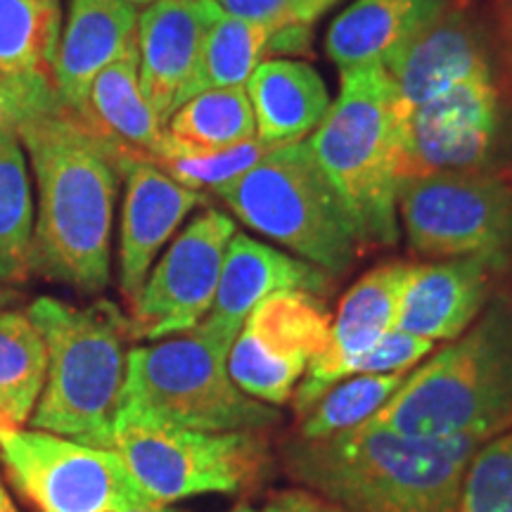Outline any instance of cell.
<instances>
[{
  "label": "cell",
  "mask_w": 512,
  "mask_h": 512,
  "mask_svg": "<svg viewBox=\"0 0 512 512\" xmlns=\"http://www.w3.org/2000/svg\"><path fill=\"white\" fill-rule=\"evenodd\" d=\"M38 183L31 273L98 294L110 285L112 216L119 157L69 110L19 131Z\"/></svg>",
  "instance_id": "cell-1"
},
{
  "label": "cell",
  "mask_w": 512,
  "mask_h": 512,
  "mask_svg": "<svg viewBox=\"0 0 512 512\" xmlns=\"http://www.w3.org/2000/svg\"><path fill=\"white\" fill-rule=\"evenodd\" d=\"M484 437L411 439L358 425L283 446L287 477L342 512H456Z\"/></svg>",
  "instance_id": "cell-2"
},
{
  "label": "cell",
  "mask_w": 512,
  "mask_h": 512,
  "mask_svg": "<svg viewBox=\"0 0 512 512\" xmlns=\"http://www.w3.org/2000/svg\"><path fill=\"white\" fill-rule=\"evenodd\" d=\"M363 427L411 439H494L512 427V294L494 292L470 330L406 375Z\"/></svg>",
  "instance_id": "cell-3"
},
{
  "label": "cell",
  "mask_w": 512,
  "mask_h": 512,
  "mask_svg": "<svg viewBox=\"0 0 512 512\" xmlns=\"http://www.w3.org/2000/svg\"><path fill=\"white\" fill-rule=\"evenodd\" d=\"M403 102L382 62L342 72L332 102L309 140L311 155L347 211L358 242H399Z\"/></svg>",
  "instance_id": "cell-4"
},
{
  "label": "cell",
  "mask_w": 512,
  "mask_h": 512,
  "mask_svg": "<svg viewBox=\"0 0 512 512\" xmlns=\"http://www.w3.org/2000/svg\"><path fill=\"white\" fill-rule=\"evenodd\" d=\"M27 313L48 349L46 384L31 413L34 430L112 451L128 318L110 302L76 309L53 297H38Z\"/></svg>",
  "instance_id": "cell-5"
},
{
  "label": "cell",
  "mask_w": 512,
  "mask_h": 512,
  "mask_svg": "<svg viewBox=\"0 0 512 512\" xmlns=\"http://www.w3.org/2000/svg\"><path fill=\"white\" fill-rule=\"evenodd\" d=\"M230 349L200 325L126 354L119 408L200 432H264L280 411L247 396L228 373Z\"/></svg>",
  "instance_id": "cell-6"
},
{
  "label": "cell",
  "mask_w": 512,
  "mask_h": 512,
  "mask_svg": "<svg viewBox=\"0 0 512 512\" xmlns=\"http://www.w3.org/2000/svg\"><path fill=\"white\" fill-rule=\"evenodd\" d=\"M214 195L245 226L292 249L330 278L356 264L361 242L309 143L275 147Z\"/></svg>",
  "instance_id": "cell-7"
},
{
  "label": "cell",
  "mask_w": 512,
  "mask_h": 512,
  "mask_svg": "<svg viewBox=\"0 0 512 512\" xmlns=\"http://www.w3.org/2000/svg\"><path fill=\"white\" fill-rule=\"evenodd\" d=\"M112 451L152 503L202 494H240L271 465L261 432H200L119 408Z\"/></svg>",
  "instance_id": "cell-8"
},
{
  "label": "cell",
  "mask_w": 512,
  "mask_h": 512,
  "mask_svg": "<svg viewBox=\"0 0 512 512\" xmlns=\"http://www.w3.org/2000/svg\"><path fill=\"white\" fill-rule=\"evenodd\" d=\"M396 209L415 254L484 256L503 273L512 264V178L503 171L403 178Z\"/></svg>",
  "instance_id": "cell-9"
},
{
  "label": "cell",
  "mask_w": 512,
  "mask_h": 512,
  "mask_svg": "<svg viewBox=\"0 0 512 512\" xmlns=\"http://www.w3.org/2000/svg\"><path fill=\"white\" fill-rule=\"evenodd\" d=\"M0 460L12 486L36 512H124L152 503L110 448L0 427Z\"/></svg>",
  "instance_id": "cell-10"
},
{
  "label": "cell",
  "mask_w": 512,
  "mask_h": 512,
  "mask_svg": "<svg viewBox=\"0 0 512 512\" xmlns=\"http://www.w3.org/2000/svg\"><path fill=\"white\" fill-rule=\"evenodd\" d=\"M332 316L323 297L302 290L266 297L242 325L228 354V373L252 399L283 406L306 368L328 351Z\"/></svg>",
  "instance_id": "cell-11"
},
{
  "label": "cell",
  "mask_w": 512,
  "mask_h": 512,
  "mask_svg": "<svg viewBox=\"0 0 512 512\" xmlns=\"http://www.w3.org/2000/svg\"><path fill=\"white\" fill-rule=\"evenodd\" d=\"M235 223L207 209L178 235L145 280L128 316V339L159 342L195 330L214 304Z\"/></svg>",
  "instance_id": "cell-12"
},
{
  "label": "cell",
  "mask_w": 512,
  "mask_h": 512,
  "mask_svg": "<svg viewBox=\"0 0 512 512\" xmlns=\"http://www.w3.org/2000/svg\"><path fill=\"white\" fill-rule=\"evenodd\" d=\"M503 128L496 79H475L403 112L401 181L441 171L494 169Z\"/></svg>",
  "instance_id": "cell-13"
},
{
  "label": "cell",
  "mask_w": 512,
  "mask_h": 512,
  "mask_svg": "<svg viewBox=\"0 0 512 512\" xmlns=\"http://www.w3.org/2000/svg\"><path fill=\"white\" fill-rule=\"evenodd\" d=\"M403 110L446 93L458 83L496 79L489 38L470 8L453 3L384 57Z\"/></svg>",
  "instance_id": "cell-14"
},
{
  "label": "cell",
  "mask_w": 512,
  "mask_h": 512,
  "mask_svg": "<svg viewBox=\"0 0 512 512\" xmlns=\"http://www.w3.org/2000/svg\"><path fill=\"white\" fill-rule=\"evenodd\" d=\"M418 264L389 261L363 275L339 302L337 316L332 318L328 351L316 358L294 389L292 401L299 418L311 411V406L332 384L339 382V368L373 344L396 330L401 304L406 299Z\"/></svg>",
  "instance_id": "cell-15"
},
{
  "label": "cell",
  "mask_w": 512,
  "mask_h": 512,
  "mask_svg": "<svg viewBox=\"0 0 512 512\" xmlns=\"http://www.w3.org/2000/svg\"><path fill=\"white\" fill-rule=\"evenodd\" d=\"M330 287L332 278L318 266L264 245L249 235L235 233L228 242L226 256H223L214 304L200 328L230 349L249 313L266 297L287 290H302L325 297Z\"/></svg>",
  "instance_id": "cell-16"
},
{
  "label": "cell",
  "mask_w": 512,
  "mask_h": 512,
  "mask_svg": "<svg viewBox=\"0 0 512 512\" xmlns=\"http://www.w3.org/2000/svg\"><path fill=\"white\" fill-rule=\"evenodd\" d=\"M119 174L126 178L119 242V290L131 309L159 249L169 242L185 216L207 200L202 192L185 188L147 159H119Z\"/></svg>",
  "instance_id": "cell-17"
},
{
  "label": "cell",
  "mask_w": 512,
  "mask_h": 512,
  "mask_svg": "<svg viewBox=\"0 0 512 512\" xmlns=\"http://www.w3.org/2000/svg\"><path fill=\"white\" fill-rule=\"evenodd\" d=\"M221 17L214 0H159L138 15V76L164 128L195 74L204 38Z\"/></svg>",
  "instance_id": "cell-18"
},
{
  "label": "cell",
  "mask_w": 512,
  "mask_h": 512,
  "mask_svg": "<svg viewBox=\"0 0 512 512\" xmlns=\"http://www.w3.org/2000/svg\"><path fill=\"white\" fill-rule=\"evenodd\" d=\"M501 273L484 256H456L420 266L401 304L396 330L434 344L453 342L482 316Z\"/></svg>",
  "instance_id": "cell-19"
},
{
  "label": "cell",
  "mask_w": 512,
  "mask_h": 512,
  "mask_svg": "<svg viewBox=\"0 0 512 512\" xmlns=\"http://www.w3.org/2000/svg\"><path fill=\"white\" fill-rule=\"evenodd\" d=\"M136 41L138 12L126 0H72L53 64L64 110L81 117L98 74Z\"/></svg>",
  "instance_id": "cell-20"
},
{
  "label": "cell",
  "mask_w": 512,
  "mask_h": 512,
  "mask_svg": "<svg viewBox=\"0 0 512 512\" xmlns=\"http://www.w3.org/2000/svg\"><path fill=\"white\" fill-rule=\"evenodd\" d=\"M79 119L119 159L136 157L157 164L164 157V124L140 88L138 41L98 74Z\"/></svg>",
  "instance_id": "cell-21"
},
{
  "label": "cell",
  "mask_w": 512,
  "mask_h": 512,
  "mask_svg": "<svg viewBox=\"0 0 512 512\" xmlns=\"http://www.w3.org/2000/svg\"><path fill=\"white\" fill-rule=\"evenodd\" d=\"M256 138L268 147L302 143L330 107L328 88L311 64L266 60L247 81Z\"/></svg>",
  "instance_id": "cell-22"
},
{
  "label": "cell",
  "mask_w": 512,
  "mask_h": 512,
  "mask_svg": "<svg viewBox=\"0 0 512 512\" xmlns=\"http://www.w3.org/2000/svg\"><path fill=\"white\" fill-rule=\"evenodd\" d=\"M448 5V0H356L328 31L330 60L339 69L384 62Z\"/></svg>",
  "instance_id": "cell-23"
},
{
  "label": "cell",
  "mask_w": 512,
  "mask_h": 512,
  "mask_svg": "<svg viewBox=\"0 0 512 512\" xmlns=\"http://www.w3.org/2000/svg\"><path fill=\"white\" fill-rule=\"evenodd\" d=\"M169 157H202L256 138L252 102L245 88L204 91L185 100L164 128ZM159 159V162H162Z\"/></svg>",
  "instance_id": "cell-24"
},
{
  "label": "cell",
  "mask_w": 512,
  "mask_h": 512,
  "mask_svg": "<svg viewBox=\"0 0 512 512\" xmlns=\"http://www.w3.org/2000/svg\"><path fill=\"white\" fill-rule=\"evenodd\" d=\"M48 375V349L22 311H0V427H22Z\"/></svg>",
  "instance_id": "cell-25"
},
{
  "label": "cell",
  "mask_w": 512,
  "mask_h": 512,
  "mask_svg": "<svg viewBox=\"0 0 512 512\" xmlns=\"http://www.w3.org/2000/svg\"><path fill=\"white\" fill-rule=\"evenodd\" d=\"M271 36L273 31L261 24L221 12V17L216 19V24L204 38L200 60H197L195 74L181 95V105L204 91L247 88L249 76L254 74L264 55H268Z\"/></svg>",
  "instance_id": "cell-26"
},
{
  "label": "cell",
  "mask_w": 512,
  "mask_h": 512,
  "mask_svg": "<svg viewBox=\"0 0 512 512\" xmlns=\"http://www.w3.org/2000/svg\"><path fill=\"white\" fill-rule=\"evenodd\" d=\"M60 0H0V76H53Z\"/></svg>",
  "instance_id": "cell-27"
},
{
  "label": "cell",
  "mask_w": 512,
  "mask_h": 512,
  "mask_svg": "<svg viewBox=\"0 0 512 512\" xmlns=\"http://www.w3.org/2000/svg\"><path fill=\"white\" fill-rule=\"evenodd\" d=\"M34 204L24 147L17 133L0 138V283H24L31 275Z\"/></svg>",
  "instance_id": "cell-28"
},
{
  "label": "cell",
  "mask_w": 512,
  "mask_h": 512,
  "mask_svg": "<svg viewBox=\"0 0 512 512\" xmlns=\"http://www.w3.org/2000/svg\"><path fill=\"white\" fill-rule=\"evenodd\" d=\"M408 370L384 375H354L332 384L311 411L299 422V439H328L373 418L392 399V394L406 380Z\"/></svg>",
  "instance_id": "cell-29"
},
{
  "label": "cell",
  "mask_w": 512,
  "mask_h": 512,
  "mask_svg": "<svg viewBox=\"0 0 512 512\" xmlns=\"http://www.w3.org/2000/svg\"><path fill=\"white\" fill-rule=\"evenodd\" d=\"M456 512H512V427L479 446Z\"/></svg>",
  "instance_id": "cell-30"
},
{
  "label": "cell",
  "mask_w": 512,
  "mask_h": 512,
  "mask_svg": "<svg viewBox=\"0 0 512 512\" xmlns=\"http://www.w3.org/2000/svg\"><path fill=\"white\" fill-rule=\"evenodd\" d=\"M271 150L275 147H268L259 138H252L240 145L226 147V150L211 152V155L162 159L157 166L185 188L197 192H219L226 185L238 181L240 176H245L247 171H252Z\"/></svg>",
  "instance_id": "cell-31"
},
{
  "label": "cell",
  "mask_w": 512,
  "mask_h": 512,
  "mask_svg": "<svg viewBox=\"0 0 512 512\" xmlns=\"http://www.w3.org/2000/svg\"><path fill=\"white\" fill-rule=\"evenodd\" d=\"M53 76H0V138L22 131L31 121L60 110Z\"/></svg>",
  "instance_id": "cell-32"
},
{
  "label": "cell",
  "mask_w": 512,
  "mask_h": 512,
  "mask_svg": "<svg viewBox=\"0 0 512 512\" xmlns=\"http://www.w3.org/2000/svg\"><path fill=\"white\" fill-rule=\"evenodd\" d=\"M434 349V342L415 335H408L403 330L387 332L380 342L373 344L368 351L349 358L339 368V382L354 375H384L399 373V370H411Z\"/></svg>",
  "instance_id": "cell-33"
},
{
  "label": "cell",
  "mask_w": 512,
  "mask_h": 512,
  "mask_svg": "<svg viewBox=\"0 0 512 512\" xmlns=\"http://www.w3.org/2000/svg\"><path fill=\"white\" fill-rule=\"evenodd\" d=\"M214 3L226 15L278 31L285 27H311L337 0H214Z\"/></svg>",
  "instance_id": "cell-34"
},
{
  "label": "cell",
  "mask_w": 512,
  "mask_h": 512,
  "mask_svg": "<svg viewBox=\"0 0 512 512\" xmlns=\"http://www.w3.org/2000/svg\"><path fill=\"white\" fill-rule=\"evenodd\" d=\"M261 512H342L335 503L311 489H285L278 491Z\"/></svg>",
  "instance_id": "cell-35"
},
{
  "label": "cell",
  "mask_w": 512,
  "mask_h": 512,
  "mask_svg": "<svg viewBox=\"0 0 512 512\" xmlns=\"http://www.w3.org/2000/svg\"><path fill=\"white\" fill-rule=\"evenodd\" d=\"M494 17L498 27V41H501L505 62L512 74V0H494Z\"/></svg>",
  "instance_id": "cell-36"
},
{
  "label": "cell",
  "mask_w": 512,
  "mask_h": 512,
  "mask_svg": "<svg viewBox=\"0 0 512 512\" xmlns=\"http://www.w3.org/2000/svg\"><path fill=\"white\" fill-rule=\"evenodd\" d=\"M124 512H176L171 510L169 505H159V503H145V505H131Z\"/></svg>",
  "instance_id": "cell-37"
},
{
  "label": "cell",
  "mask_w": 512,
  "mask_h": 512,
  "mask_svg": "<svg viewBox=\"0 0 512 512\" xmlns=\"http://www.w3.org/2000/svg\"><path fill=\"white\" fill-rule=\"evenodd\" d=\"M126 3L133 5V8H147V5L159 3V0H126Z\"/></svg>",
  "instance_id": "cell-38"
},
{
  "label": "cell",
  "mask_w": 512,
  "mask_h": 512,
  "mask_svg": "<svg viewBox=\"0 0 512 512\" xmlns=\"http://www.w3.org/2000/svg\"><path fill=\"white\" fill-rule=\"evenodd\" d=\"M5 503H10V498H8V494H5V489H3V484H0V508H3Z\"/></svg>",
  "instance_id": "cell-39"
},
{
  "label": "cell",
  "mask_w": 512,
  "mask_h": 512,
  "mask_svg": "<svg viewBox=\"0 0 512 512\" xmlns=\"http://www.w3.org/2000/svg\"><path fill=\"white\" fill-rule=\"evenodd\" d=\"M0 512H17V510H15V505H12V501H10V503H5L3 508H0Z\"/></svg>",
  "instance_id": "cell-40"
},
{
  "label": "cell",
  "mask_w": 512,
  "mask_h": 512,
  "mask_svg": "<svg viewBox=\"0 0 512 512\" xmlns=\"http://www.w3.org/2000/svg\"><path fill=\"white\" fill-rule=\"evenodd\" d=\"M235 512H254V510H235Z\"/></svg>",
  "instance_id": "cell-41"
}]
</instances>
